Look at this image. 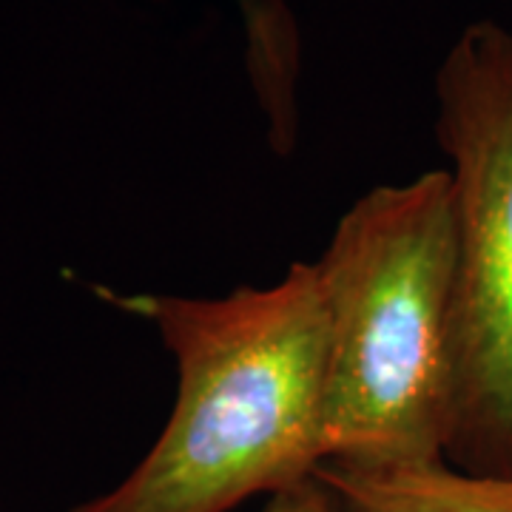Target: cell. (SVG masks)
<instances>
[{
    "label": "cell",
    "instance_id": "cell-1",
    "mask_svg": "<svg viewBox=\"0 0 512 512\" xmlns=\"http://www.w3.org/2000/svg\"><path fill=\"white\" fill-rule=\"evenodd\" d=\"M177 365V402L143 461L69 512H231L322 467L328 299L316 262L268 288L200 299L111 293Z\"/></svg>",
    "mask_w": 512,
    "mask_h": 512
},
{
    "label": "cell",
    "instance_id": "cell-2",
    "mask_svg": "<svg viewBox=\"0 0 512 512\" xmlns=\"http://www.w3.org/2000/svg\"><path fill=\"white\" fill-rule=\"evenodd\" d=\"M316 265L328 299L322 464L447 461L456 279L447 171L367 191Z\"/></svg>",
    "mask_w": 512,
    "mask_h": 512
},
{
    "label": "cell",
    "instance_id": "cell-3",
    "mask_svg": "<svg viewBox=\"0 0 512 512\" xmlns=\"http://www.w3.org/2000/svg\"><path fill=\"white\" fill-rule=\"evenodd\" d=\"M436 100L456 228L447 461L512 476V23L461 29L436 72Z\"/></svg>",
    "mask_w": 512,
    "mask_h": 512
},
{
    "label": "cell",
    "instance_id": "cell-4",
    "mask_svg": "<svg viewBox=\"0 0 512 512\" xmlns=\"http://www.w3.org/2000/svg\"><path fill=\"white\" fill-rule=\"evenodd\" d=\"M313 481L330 512H512V476H481L450 461L416 467L322 464Z\"/></svg>",
    "mask_w": 512,
    "mask_h": 512
},
{
    "label": "cell",
    "instance_id": "cell-5",
    "mask_svg": "<svg viewBox=\"0 0 512 512\" xmlns=\"http://www.w3.org/2000/svg\"><path fill=\"white\" fill-rule=\"evenodd\" d=\"M262 512H330V501L328 493L311 478L291 490L271 495Z\"/></svg>",
    "mask_w": 512,
    "mask_h": 512
}]
</instances>
